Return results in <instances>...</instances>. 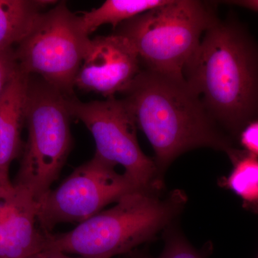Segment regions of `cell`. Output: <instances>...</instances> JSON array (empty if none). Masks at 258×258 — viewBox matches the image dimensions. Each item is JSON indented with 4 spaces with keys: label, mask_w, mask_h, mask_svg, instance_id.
<instances>
[{
    "label": "cell",
    "mask_w": 258,
    "mask_h": 258,
    "mask_svg": "<svg viewBox=\"0 0 258 258\" xmlns=\"http://www.w3.org/2000/svg\"><path fill=\"white\" fill-rule=\"evenodd\" d=\"M186 197L175 190L160 193L134 191L109 210L99 212L66 233H45V249L85 258H111L149 242L184 208Z\"/></svg>",
    "instance_id": "cell-3"
},
{
    "label": "cell",
    "mask_w": 258,
    "mask_h": 258,
    "mask_svg": "<svg viewBox=\"0 0 258 258\" xmlns=\"http://www.w3.org/2000/svg\"><path fill=\"white\" fill-rule=\"evenodd\" d=\"M223 3L240 7V8L258 13V0H234V1H225Z\"/></svg>",
    "instance_id": "cell-19"
},
{
    "label": "cell",
    "mask_w": 258,
    "mask_h": 258,
    "mask_svg": "<svg viewBox=\"0 0 258 258\" xmlns=\"http://www.w3.org/2000/svg\"><path fill=\"white\" fill-rule=\"evenodd\" d=\"M257 258H258V257H257Z\"/></svg>",
    "instance_id": "cell-22"
},
{
    "label": "cell",
    "mask_w": 258,
    "mask_h": 258,
    "mask_svg": "<svg viewBox=\"0 0 258 258\" xmlns=\"http://www.w3.org/2000/svg\"><path fill=\"white\" fill-rule=\"evenodd\" d=\"M237 140L243 150L258 157V118L249 122L242 129Z\"/></svg>",
    "instance_id": "cell-17"
},
{
    "label": "cell",
    "mask_w": 258,
    "mask_h": 258,
    "mask_svg": "<svg viewBox=\"0 0 258 258\" xmlns=\"http://www.w3.org/2000/svg\"><path fill=\"white\" fill-rule=\"evenodd\" d=\"M136 125L150 142L159 172L181 154L211 148L227 153L232 139L207 111L184 79L142 68L122 93Z\"/></svg>",
    "instance_id": "cell-2"
},
{
    "label": "cell",
    "mask_w": 258,
    "mask_h": 258,
    "mask_svg": "<svg viewBox=\"0 0 258 258\" xmlns=\"http://www.w3.org/2000/svg\"><path fill=\"white\" fill-rule=\"evenodd\" d=\"M183 75L231 138L258 118V44L235 19L218 20L205 32Z\"/></svg>",
    "instance_id": "cell-1"
},
{
    "label": "cell",
    "mask_w": 258,
    "mask_h": 258,
    "mask_svg": "<svg viewBox=\"0 0 258 258\" xmlns=\"http://www.w3.org/2000/svg\"><path fill=\"white\" fill-rule=\"evenodd\" d=\"M212 3L168 0L123 22L113 34L132 44L143 69L184 79L183 71L202 36L219 20Z\"/></svg>",
    "instance_id": "cell-4"
},
{
    "label": "cell",
    "mask_w": 258,
    "mask_h": 258,
    "mask_svg": "<svg viewBox=\"0 0 258 258\" xmlns=\"http://www.w3.org/2000/svg\"><path fill=\"white\" fill-rule=\"evenodd\" d=\"M28 258H85L82 257H70L67 254L60 252V251L54 250V249H45L40 252L32 254Z\"/></svg>",
    "instance_id": "cell-18"
},
{
    "label": "cell",
    "mask_w": 258,
    "mask_h": 258,
    "mask_svg": "<svg viewBox=\"0 0 258 258\" xmlns=\"http://www.w3.org/2000/svg\"><path fill=\"white\" fill-rule=\"evenodd\" d=\"M129 258H149L147 256L144 255V254H137V255L132 256V257Z\"/></svg>",
    "instance_id": "cell-20"
},
{
    "label": "cell",
    "mask_w": 258,
    "mask_h": 258,
    "mask_svg": "<svg viewBox=\"0 0 258 258\" xmlns=\"http://www.w3.org/2000/svg\"><path fill=\"white\" fill-rule=\"evenodd\" d=\"M56 3L45 0H0V49L18 45L43 10Z\"/></svg>",
    "instance_id": "cell-12"
},
{
    "label": "cell",
    "mask_w": 258,
    "mask_h": 258,
    "mask_svg": "<svg viewBox=\"0 0 258 258\" xmlns=\"http://www.w3.org/2000/svg\"><path fill=\"white\" fill-rule=\"evenodd\" d=\"M158 258H205L194 248L184 236L174 229H169L165 236V245Z\"/></svg>",
    "instance_id": "cell-15"
},
{
    "label": "cell",
    "mask_w": 258,
    "mask_h": 258,
    "mask_svg": "<svg viewBox=\"0 0 258 258\" xmlns=\"http://www.w3.org/2000/svg\"><path fill=\"white\" fill-rule=\"evenodd\" d=\"M135 49L125 37L112 34L91 39L75 81V87L86 92L115 97L128 87L142 70Z\"/></svg>",
    "instance_id": "cell-9"
},
{
    "label": "cell",
    "mask_w": 258,
    "mask_h": 258,
    "mask_svg": "<svg viewBox=\"0 0 258 258\" xmlns=\"http://www.w3.org/2000/svg\"><path fill=\"white\" fill-rule=\"evenodd\" d=\"M115 166L94 155L75 169L58 187L37 201L39 228L50 233L60 223H82L109 204L141 191L124 174H118Z\"/></svg>",
    "instance_id": "cell-8"
},
{
    "label": "cell",
    "mask_w": 258,
    "mask_h": 258,
    "mask_svg": "<svg viewBox=\"0 0 258 258\" xmlns=\"http://www.w3.org/2000/svg\"><path fill=\"white\" fill-rule=\"evenodd\" d=\"M71 117L63 95L38 76H30L25 116L28 140L13 184L37 202L58 179L72 149Z\"/></svg>",
    "instance_id": "cell-5"
},
{
    "label": "cell",
    "mask_w": 258,
    "mask_h": 258,
    "mask_svg": "<svg viewBox=\"0 0 258 258\" xmlns=\"http://www.w3.org/2000/svg\"><path fill=\"white\" fill-rule=\"evenodd\" d=\"M3 191V189H0V191Z\"/></svg>",
    "instance_id": "cell-21"
},
{
    "label": "cell",
    "mask_w": 258,
    "mask_h": 258,
    "mask_svg": "<svg viewBox=\"0 0 258 258\" xmlns=\"http://www.w3.org/2000/svg\"><path fill=\"white\" fill-rule=\"evenodd\" d=\"M168 0H107L99 8L79 16L81 28L89 36L102 25L110 24L115 30L118 25L166 4Z\"/></svg>",
    "instance_id": "cell-14"
},
{
    "label": "cell",
    "mask_w": 258,
    "mask_h": 258,
    "mask_svg": "<svg viewBox=\"0 0 258 258\" xmlns=\"http://www.w3.org/2000/svg\"><path fill=\"white\" fill-rule=\"evenodd\" d=\"M64 102L71 116L81 120L92 134L95 155L123 166V174L141 191L161 193L163 176L154 159L141 149L135 120L123 98L85 103L71 96H64Z\"/></svg>",
    "instance_id": "cell-7"
},
{
    "label": "cell",
    "mask_w": 258,
    "mask_h": 258,
    "mask_svg": "<svg viewBox=\"0 0 258 258\" xmlns=\"http://www.w3.org/2000/svg\"><path fill=\"white\" fill-rule=\"evenodd\" d=\"M30 76L20 73L0 96V189H13L12 163L23 149L21 132L25 124Z\"/></svg>",
    "instance_id": "cell-11"
},
{
    "label": "cell",
    "mask_w": 258,
    "mask_h": 258,
    "mask_svg": "<svg viewBox=\"0 0 258 258\" xmlns=\"http://www.w3.org/2000/svg\"><path fill=\"white\" fill-rule=\"evenodd\" d=\"M90 42L79 16L60 2L38 17L15 52L22 72L38 76L71 96Z\"/></svg>",
    "instance_id": "cell-6"
},
{
    "label": "cell",
    "mask_w": 258,
    "mask_h": 258,
    "mask_svg": "<svg viewBox=\"0 0 258 258\" xmlns=\"http://www.w3.org/2000/svg\"><path fill=\"white\" fill-rule=\"evenodd\" d=\"M232 169L220 184L242 200L243 208L258 214V157L243 149L232 147L227 152Z\"/></svg>",
    "instance_id": "cell-13"
},
{
    "label": "cell",
    "mask_w": 258,
    "mask_h": 258,
    "mask_svg": "<svg viewBox=\"0 0 258 258\" xmlns=\"http://www.w3.org/2000/svg\"><path fill=\"white\" fill-rule=\"evenodd\" d=\"M21 72L14 47L0 49V96Z\"/></svg>",
    "instance_id": "cell-16"
},
{
    "label": "cell",
    "mask_w": 258,
    "mask_h": 258,
    "mask_svg": "<svg viewBox=\"0 0 258 258\" xmlns=\"http://www.w3.org/2000/svg\"><path fill=\"white\" fill-rule=\"evenodd\" d=\"M37 202L13 185L0 191V258H28L45 249V232L37 222Z\"/></svg>",
    "instance_id": "cell-10"
}]
</instances>
